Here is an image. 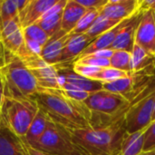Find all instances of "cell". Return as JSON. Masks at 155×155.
<instances>
[{"mask_svg": "<svg viewBox=\"0 0 155 155\" xmlns=\"http://www.w3.org/2000/svg\"><path fill=\"white\" fill-rule=\"evenodd\" d=\"M33 99L52 122L66 129L91 127V113L84 103L67 97L60 90L41 89Z\"/></svg>", "mask_w": 155, "mask_h": 155, "instance_id": "cell-1", "label": "cell"}, {"mask_svg": "<svg viewBox=\"0 0 155 155\" xmlns=\"http://www.w3.org/2000/svg\"><path fill=\"white\" fill-rule=\"evenodd\" d=\"M72 140L85 155H119L125 132L124 120L103 127L67 129Z\"/></svg>", "mask_w": 155, "mask_h": 155, "instance_id": "cell-2", "label": "cell"}, {"mask_svg": "<svg viewBox=\"0 0 155 155\" xmlns=\"http://www.w3.org/2000/svg\"><path fill=\"white\" fill-rule=\"evenodd\" d=\"M5 97L13 99H33L41 88L24 62L12 56L0 65Z\"/></svg>", "mask_w": 155, "mask_h": 155, "instance_id": "cell-3", "label": "cell"}, {"mask_svg": "<svg viewBox=\"0 0 155 155\" xmlns=\"http://www.w3.org/2000/svg\"><path fill=\"white\" fill-rule=\"evenodd\" d=\"M91 113V127H103L124 120L131 105L124 96L104 89L90 94L84 102Z\"/></svg>", "mask_w": 155, "mask_h": 155, "instance_id": "cell-4", "label": "cell"}, {"mask_svg": "<svg viewBox=\"0 0 155 155\" xmlns=\"http://www.w3.org/2000/svg\"><path fill=\"white\" fill-rule=\"evenodd\" d=\"M38 111L39 106L34 99L5 97L0 112V124L24 139Z\"/></svg>", "mask_w": 155, "mask_h": 155, "instance_id": "cell-5", "label": "cell"}, {"mask_svg": "<svg viewBox=\"0 0 155 155\" xmlns=\"http://www.w3.org/2000/svg\"><path fill=\"white\" fill-rule=\"evenodd\" d=\"M155 101V82L133 101L124 117V128L127 133L146 129L153 119Z\"/></svg>", "mask_w": 155, "mask_h": 155, "instance_id": "cell-6", "label": "cell"}, {"mask_svg": "<svg viewBox=\"0 0 155 155\" xmlns=\"http://www.w3.org/2000/svg\"><path fill=\"white\" fill-rule=\"evenodd\" d=\"M33 148L46 155H85L74 143L67 129L50 119L45 134Z\"/></svg>", "mask_w": 155, "mask_h": 155, "instance_id": "cell-7", "label": "cell"}, {"mask_svg": "<svg viewBox=\"0 0 155 155\" xmlns=\"http://www.w3.org/2000/svg\"><path fill=\"white\" fill-rule=\"evenodd\" d=\"M30 70L38 86L44 90H60L59 74L54 65L45 62L40 55L27 53L19 57Z\"/></svg>", "mask_w": 155, "mask_h": 155, "instance_id": "cell-8", "label": "cell"}, {"mask_svg": "<svg viewBox=\"0 0 155 155\" xmlns=\"http://www.w3.org/2000/svg\"><path fill=\"white\" fill-rule=\"evenodd\" d=\"M0 45L8 54L17 57L28 53L19 17L0 23Z\"/></svg>", "mask_w": 155, "mask_h": 155, "instance_id": "cell-9", "label": "cell"}, {"mask_svg": "<svg viewBox=\"0 0 155 155\" xmlns=\"http://www.w3.org/2000/svg\"><path fill=\"white\" fill-rule=\"evenodd\" d=\"M135 45L155 56V18L153 11L142 12L135 32Z\"/></svg>", "mask_w": 155, "mask_h": 155, "instance_id": "cell-10", "label": "cell"}, {"mask_svg": "<svg viewBox=\"0 0 155 155\" xmlns=\"http://www.w3.org/2000/svg\"><path fill=\"white\" fill-rule=\"evenodd\" d=\"M58 71L59 74V83L64 82L67 83L78 89L85 91L89 94L100 91L103 89V84L91 80L85 77H83L77 74L74 70L72 64H56L54 65Z\"/></svg>", "mask_w": 155, "mask_h": 155, "instance_id": "cell-11", "label": "cell"}, {"mask_svg": "<svg viewBox=\"0 0 155 155\" xmlns=\"http://www.w3.org/2000/svg\"><path fill=\"white\" fill-rule=\"evenodd\" d=\"M139 12V0H108L100 15L123 21L132 18Z\"/></svg>", "mask_w": 155, "mask_h": 155, "instance_id": "cell-12", "label": "cell"}, {"mask_svg": "<svg viewBox=\"0 0 155 155\" xmlns=\"http://www.w3.org/2000/svg\"><path fill=\"white\" fill-rule=\"evenodd\" d=\"M71 34H65L62 30L51 36L43 46L40 57L49 64L56 65L60 64L63 50L70 37Z\"/></svg>", "mask_w": 155, "mask_h": 155, "instance_id": "cell-13", "label": "cell"}, {"mask_svg": "<svg viewBox=\"0 0 155 155\" xmlns=\"http://www.w3.org/2000/svg\"><path fill=\"white\" fill-rule=\"evenodd\" d=\"M58 0H28L27 5L19 13L18 17L23 28L35 24Z\"/></svg>", "mask_w": 155, "mask_h": 155, "instance_id": "cell-14", "label": "cell"}, {"mask_svg": "<svg viewBox=\"0 0 155 155\" xmlns=\"http://www.w3.org/2000/svg\"><path fill=\"white\" fill-rule=\"evenodd\" d=\"M94 41L86 34H71L58 64H73L75 59Z\"/></svg>", "mask_w": 155, "mask_h": 155, "instance_id": "cell-15", "label": "cell"}, {"mask_svg": "<svg viewBox=\"0 0 155 155\" xmlns=\"http://www.w3.org/2000/svg\"><path fill=\"white\" fill-rule=\"evenodd\" d=\"M0 155H29L24 140L0 124Z\"/></svg>", "mask_w": 155, "mask_h": 155, "instance_id": "cell-16", "label": "cell"}, {"mask_svg": "<svg viewBox=\"0 0 155 155\" xmlns=\"http://www.w3.org/2000/svg\"><path fill=\"white\" fill-rule=\"evenodd\" d=\"M67 0H58L56 4L49 9L35 24H37L51 37L61 30L62 15Z\"/></svg>", "mask_w": 155, "mask_h": 155, "instance_id": "cell-17", "label": "cell"}, {"mask_svg": "<svg viewBox=\"0 0 155 155\" xmlns=\"http://www.w3.org/2000/svg\"><path fill=\"white\" fill-rule=\"evenodd\" d=\"M141 15L142 13L140 12L137 15H135L134 17H132L128 25L122 30V32L116 37L115 41L114 42L110 49L114 51L120 50V51H126L129 53L132 52L134 45L135 44V32Z\"/></svg>", "mask_w": 155, "mask_h": 155, "instance_id": "cell-18", "label": "cell"}, {"mask_svg": "<svg viewBox=\"0 0 155 155\" xmlns=\"http://www.w3.org/2000/svg\"><path fill=\"white\" fill-rule=\"evenodd\" d=\"M134 17V16H133ZM132 18L129 19H125L124 21H122L119 25H117L116 26H114V28L110 29L109 31L105 32L104 34L101 35L100 36H98L97 38H95L85 49L84 51L79 55H85L94 52H96L98 50H103V49H110V47L112 46V45L114 44V42L115 41L116 37L119 35V34L122 32V30L128 25V23L130 22ZM78 56V57H79Z\"/></svg>", "mask_w": 155, "mask_h": 155, "instance_id": "cell-19", "label": "cell"}, {"mask_svg": "<svg viewBox=\"0 0 155 155\" xmlns=\"http://www.w3.org/2000/svg\"><path fill=\"white\" fill-rule=\"evenodd\" d=\"M86 11L76 0H67L63 11L61 30L65 34H71Z\"/></svg>", "mask_w": 155, "mask_h": 155, "instance_id": "cell-20", "label": "cell"}, {"mask_svg": "<svg viewBox=\"0 0 155 155\" xmlns=\"http://www.w3.org/2000/svg\"><path fill=\"white\" fill-rule=\"evenodd\" d=\"M24 36L26 50L36 55H40L43 46L50 38L37 24L24 28Z\"/></svg>", "mask_w": 155, "mask_h": 155, "instance_id": "cell-21", "label": "cell"}, {"mask_svg": "<svg viewBox=\"0 0 155 155\" xmlns=\"http://www.w3.org/2000/svg\"><path fill=\"white\" fill-rule=\"evenodd\" d=\"M145 131L142 130L135 133L124 132L119 155H140L143 153Z\"/></svg>", "mask_w": 155, "mask_h": 155, "instance_id": "cell-22", "label": "cell"}, {"mask_svg": "<svg viewBox=\"0 0 155 155\" xmlns=\"http://www.w3.org/2000/svg\"><path fill=\"white\" fill-rule=\"evenodd\" d=\"M48 121L49 118L46 116V114L41 109H39L25 138L23 139L26 145L34 147L38 143V141L40 140V138L43 136L46 130Z\"/></svg>", "mask_w": 155, "mask_h": 155, "instance_id": "cell-23", "label": "cell"}, {"mask_svg": "<svg viewBox=\"0 0 155 155\" xmlns=\"http://www.w3.org/2000/svg\"><path fill=\"white\" fill-rule=\"evenodd\" d=\"M132 74L143 72L155 68V56L146 52L143 48L134 44L131 52Z\"/></svg>", "mask_w": 155, "mask_h": 155, "instance_id": "cell-24", "label": "cell"}, {"mask_svg": "<svg viewBox=\"0 0 155 155\" xmlns=\"http://www.w3.org/2000/svg\"><path fill=\"white\" fill-rule=\"evenodd\" d=\"M28 0H0V23L18 17Z\"/></svg>", "mask_w": 155, "mask_h": 155, "instance_id": "cell-25", "label": "cell"}, {"mask_svg": "<svg viewBox=\"0 0 155 155\" xmlns=\"http://www.w3.org/2000/svg\"><path fill=\"white\" fill-rule=\"evenodd\" d=\"M121 22L122 21L114 20V19H110V18L99 15L96 18V20L94 21V25L91 26V28L85 34L89 37H91L92 39L94 40L95 38H97L101 35L104 34L105 32L109 31L110 29H112L114 26H116L117 25H119Z\"/></svg>", "mask_w": 155, "mask_h": 155, "instance_id": "cell-26", "label": "cell"}, {"mask_svg": "<svg viewBox=\"0 0 155 155\" xmlns=\"http://www.w3.org/2000/svg\"><path fill=\"white\" fill-rule=\"evenodd\" d=\"M110 66L126 73L132 74V57L131 53L126 51H114L110 59Z\"/></svg>", "mask_w": 155, "mask_h": 155, "instance_id": "cell-27", "label": "cell"}, {"mask_svg": "<svg viewBox=\"0 0 155 155\" xmlns=\"http://www.w3.org/2000/svg\"><path fill=\"white\" fill-rule=\"evenodd\" d=\"M131 74V73H126L113 67H107V68H103L94 78L93 80L98 81L102 84H106V83H112L114 81H117L119 79L127 77Z\"/></svg>", "mask_w": 155, "mask_h": 155, "instance_id": "cell-28", "label": "cell"}, {"mask_svg": "<svg viewBox=\"0 0 155 155\" xmlns=\"http://www.w3.org/2000/svg\"><path fill=\"white\" fill-rule=\"evenodd\" d=\"M101 10H87L71 34H85L100 15Z\"/></svg>", "mask_w": 155, "mask_h": 155, "instance_id": "cell-29", "label": "cell"}, {"mask_svg": "<svg viewBox=\"0 0 155 155\" xmlns=\"http://www.w3.org/2000/svg\"><path fill=\"white\" fill-rule=\"evenodd\" d=\"M73 64H85V65H90L94 67H98V68H107L111 67L110 66V60L105 59V58H100L93 54H85L79 56L75 59V61Z\"/></svg>", "mask_w": 155, "mask_h": 155, "instance_id": "cell-30", "label": "cell"}, {"mask_svg": "<svg viewBox=\"0 0 155 155\" xmlns=\"http://www.w3.org/2000/svg\"><path fill=\"white\" fill-rule=\"evenodd\" d=\"M73 70L79 75L91 79L93 80V78L102 70V68H98V67H94V66H90V65H85V64H73Z\"/></svg>", "mask_w": 155, "mask_h": 155, "instance_id": "cell-31", "label": "cell"}, {"mask_svg": "<svg viewBox=\"0 0 155 155\" xmlns=\"http://www.w3.org/2000/svg\"><path fill=\"white\" fill-rule=\"evenodd\" d=\"M155 150V121L152 122L146 128L144 135L143 152H150Z\"/></svg>", "mask_w": 155, "mask_h": 155, "instance_id": "cell-32", "label": "cell"}, {"mask_svg": "<svg viewBox=\"0 0 155 155\" xmlns=\"http://www.w3.org/2000/svg\"><path fill=\"white\" fill-rule=\"evenodd\" d=\"M86 10H102L108 0H76Z\"/></svg>", "mask_w": 155, "mask_h": 155, "instance_id": "cell-33", "label": "cell"}, {"mask_svg": "<svg viewBox=\"0 0 155 155\" xmlns=\"http://www.w3.org/2000/svg\"><path fill=\"white\" fill-rule=\"evenodd\" d=\"M4 98H5V92H4V84H3V80L0 74V112H1V108L3 105V102H4Z\"/></svg>", "mask_w": 155, "mask_h": 155, "instance_id": "cell-34", "label": "cell"}, {"mask_svg": "<svg viewBox=\"0 0 155 155\" xmlns=\"http://www.w3.org/2000/svg\"><path fill=\"white\" fill-rule=\"evenodd\" d=\"M27 152H28V154L29 155H46L45 153H43L42 152L31 147V146H28L27 145Z\"/></svg>", "mask_w": 155, "mask_h": 155, "instance_id": "cell-35", "label": "cell"}, {"mask_svg": "<svg viewBox=\"0 0 155 155\" xmlns=\"http://www.w3.org/2000/svg\"><path fill=\"white\" fill-rule=\"evenodd\" d=\"M140 155H155V150L150 151V152H143L142 154Z\"/></svg>", "mask_w": 155, "mask_h": 155, "instance_id": "cell-36", "label": "cell"}, {"mask_svg": "<svg viewBox=\"0 0 155 155\" xmlns=\"http://www.w3.org/2000/svg\"><path fill=\"white\" fill-rule=\"evenodd\" d=\"M155 121V101H154V106H153V119H152V122Z\"/></svg>", "mask_w": 155, "mask_h": 155, "instance_id": "cell-37", "label": "cell"}, {"mask_svg": "<svg viewBox=\"0 0 155 155\" xmlns=\"http://www.w3.org/2000/svg\"><path fill=\"white\" fill-rule=\"evenodd\" d=\"M153 15H154V18H155V10H153Z\"/></svg>", "mask_w": 155, "mask_h": 155, "instance_id": "cell-38", "label": "cell"}]
</instances>
